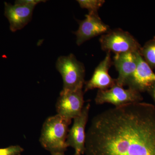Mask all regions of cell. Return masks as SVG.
Here are the masks:
<instances>
[{"label":"cell","mask_w":155,"mask_h":155,"mask_svg":"<svg viewBox=\"0 0 155 155\" xmlns=\"http://www.w3.org/2000/svg\"><path fill=\"white\" fill-rule=\"evenodd\" d=\"M81 8L86 9L88 14H98V11L105 2L104 0H78Z\"/></svg>","instance_id":"cell-14"},{"label":"cell","mask_w":155,"mask_h":155,"mask_svg":"<svg viewBox=\"0 0 155 155\" xmlns=\"http://www.w3.org/2000/svg\"><path fill=\"white\" fill-rule=\"evenodd\" d=\"M140 53L145 62L155 72V36L141 46Z\"/></svg>","instance_id":"cell-13"},{"label":"cell","mask_w":155,"mask_h":155,"mask_svg":"<svg viewBox=\"0 0 155 155\" xmlns=\"http://www.w3.org/2000/svg\"><path fill=\"white\" fill-rule=\"evenodd\" d=\"M112 65L111 53L107 52L104 59L95 69L91 79L84 82V92L94 89L106 90L115 86L116 79L113 78L109 73V69Z\"/></svg>","instance_id":"cell-10"},{"label":"cell","mask_w":155,"mask_h":155,"mask_svg":"<svg viewBox=\"0 0 155 155\" xmlns=\"http://www.w3.org/2000/svg\"><path fill=\"white\" fill-rule=\"evenodd\" d=\"M155 82V72L145 62L139 53L135 72L129 78L126 85L128 88L141 93L147 90Z\"/></svg>","instance_id":"cell-12"},{"label":"cell","mask_w":155,"mask_h":155,"mask_svg":"<svg viewBox=\"0 0 155 155\" xmlns=\"http://www.w3.org/2000/svg\"><path fill=\"white\" fill-rule=\"evenodd\" d=\"M84 155H155V106L137 102L114 107L92 119Z\"/></svg>","instance_id":"cell-1"},{"label":"cell","mask_w":155,"mask_h":155,"mask_svg":"<svg viewBox=\"0 0 155 155\" xmlns=\"http://www.w3.org/2000/svg\"><path fill=\"white\" fill-rule=\"evenodd\" d=\"M79 27L75 34L78 46L95 37L107 33L110 30L109 25L103 22L98 14H88L83 20L78 21Z\"/></svg>","instance_id":"cell-9"},{"label":"cell","mask_w":155,"mask_h":155,"mask_svg":"<svg viewBox=\"0 0 155 155\" xmlns=\"http://www.w3.org/2000/svg\"><path fill=\"white\" fill-rule=\"evenodd\" d=\"M51 155H65L64 154V153H51Z\"/></svg>","instance_id":"cell-17"},{"label":"cell","mask_w":155,"mask_h":155,"mask_svg":"<svg viewBox=\"0 0 155 155\" xmlns=\"http://www.w3.org/2000/svg\"><path fill=\"white\" fill-rule=\"evenodd\" d=\"M143 100L141 93L132 89H125L116 84L106 90H98L95 98L97 105L107 103L119 107Z\"/></svg>","instance_id":"cell-6"},{"label":"cell","mask_w":155,"mask_h":155,"mask_svg":"<svg viewBox=\"0 0 155 155\" xmlns=\"http://www.w3.org/2000/svg\"><path fill=\"white\" fill-rule=\"evenodd\" d=\"M24 149L19 145L11 146L0 148V155H21Z\"/></svg>","instance_id":"cell-15"},{"label":"cell","mask_w":155,"mask_h":155,"mask_svg":"<svg viewBox=\"0 0 155 155\" xmlns=\"http://www.w3.org/2000/svg\"><path fill=\"white\" fill-rule=\"evenodd\" d=\"M90 103L84 107L81 114L74 118L72 127L69 130L66 143L75 150L74 155L84 154L86 133L85 127L88 121Z\"/></svg>","instance_id":"cell-8"},{"label":"cell","mask_w":155,"mask_h":155,"mask_svg":"<svg viewBox=\"0 0 155 155\" xmlns=\"http://www.w3.org/2000/svg\"><path fill=\"white\" fill-rule=\"evenodd\" d=\"M82 89L75 90L63 89L56 103L57 114L70 120L79 116L84 103Z\"/></svg>","instance_id":"cell-7"},{"label":"cell","mask_w":155,"mask_h":155,"mask_svg":"<svg viewBox=\"0 0 155 155\" xmlns=\"http://www.w3.org/2000/svg\"><path fill=\"white\" fill-rule=\"evenodd\" d=\"M41 0H19L14 5L5 3V15L8 20L12 32L21 30L30 22L35 7Z\"/></svg>","instance_id":"cell-5"},{"label":"cell","mask_w":155,"mask_h":155,"mask_svg":"<svg viewBox=\"0 0 155 155\" xmlns=\"http://www.w3.org/2000/svg\"><path fill=\"white\" fill-rule=\"evenodd\" d=\"M139 53L130 52L115 55L112 60L113 65L119 73L116 79V84L123 87L126 86L127 81L136 69Z\"/></svg>","instance_id":"cell-11"},{"label":"cell","mask_w":155,"mask_h":155,"mask_svg":"<svg viewBox=\"0 0 155 155\" xmlns=\"http://www.w3.org/2000/svg\"><path fill=\"white\" fill-rule=\"evenodd\" d=\"M147 92L151 97L152 98L155 103V82L147 90Z\"/></svg>","instance_id":"cell-16"},{"label":"cell","mask_w":155,"mask_h":155,"mask_svg":"<svg viewBox=\"0 0 155 155\" xmlns=\"http://www.w3.org/2000/svg\"><path fill=\"white\" fill-rule=\"evenodd\" d=\"M71 122L58 114L46 119L39 139L42 147L51 153H65L68 147L66 140Z\"/></svg>","instance_id":"cell-2"},{"label":"cell","mask_w":155,"mask_h":155,"mask_svg":"<svg viewBox=\"0 0 155 155\" xmlns=\"http://www.w3.org/2000/svg\"><path fill=\"white\" fill-rule=\"evenodd\" d=\"M101 48L106 52L116 54L140 51L141 46L128 31L121 28L110 29L99 39Z\"/></svg>","instance_id":"cell-4"},{"label":"cell","mask_w":155,"mask_h":155,"mask_svg":"<svg viewBox=\"0 0 155 155\" xmlns=\"http://www.w3.org/2000/svg\"><path fill=\"white\" fill-rule=\"evenodd\" d=\"M56 67L63 78V89L75 90L83 88L85 82V67L73 54L59 57Z\"/></svg>","instance_id":"cell-3"}]
</instances>
